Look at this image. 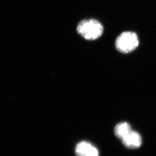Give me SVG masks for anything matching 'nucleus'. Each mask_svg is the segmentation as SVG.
<instances>
[{
    "label": "nucleus",
    "instance_id": "obj_1",
    "mask_svg": "<svg viewBox=\"0 0 156 156\" xmlns=\"http://www.w3.org/2000/svg\"><path fill=\"white\" fill-rule=\"evenodd\" d=\"M77 31L86 40H95L102 35L104 28L102 24L96 19H85L79 23Z\"/></svg>",
    "mask_w": 156,
    "mask_h": 156
},
{
    "label": "nucleus",
    "instance_id": "obj_2",
    "mask_svg": "<svg viewBox=\"0 0 156 156\" xmlns=\"http://www.w3.org/2000/svg\"><path fill=\"white\" fill-rule=\"evenodd\" d=\"M139 40L137 35L133 32H124L120 34L115 42L117 49L121 53H128L137 48Z\"/></svg>",
    "mask_w": 156,
    "mask_h": 156
},
{
    "label": "nucleus",
    "instance_id": "obj_3",
    "mask_svg": "<svg viewBox=\"0 0 156 156\" xmlns=\"http://www.w3.org/2000/svg\"><path fill=\"white\" fill-rule=\"evenodd\" d=\"M75 152L77 156H99L97 148L87 141L79 143L76 147Z\"/></svg>",
    "mask_w": 156,
    "mask_h": 156
},
{
    "label": "nucleus",
    "instance_id": "obj_4",
    "mask_svg": "<svg viewBox=\"0 0 156 156\" xmlns=\"http://www.w3.org/2000/svg\"><path fill=\"white\" fill-rule=\"evenodd\" d=\"M121 140L124 146L129 149L138 148L142 143L141 136L139 133L133 130Z\"/></svg>",
    "mask_w": 156,
    "mask_h": 156
},
{
    "label": "nucleus",
    "instance_id": "obj_5",
    "mask_svg": "<svg viewBox=\"0 0 156 156\" xmlns=\"http://www.w3.org/2000/svg\"><path fill=\"white\" fill-rule=\"evenodd\" d=\"M131 131V126L127 122L120 123L117 124L114 128L115 135L121 140L127 136Z\"/></svg>",
    "mask_w": 156,
    "mask_h": 156
}]
</instances>
